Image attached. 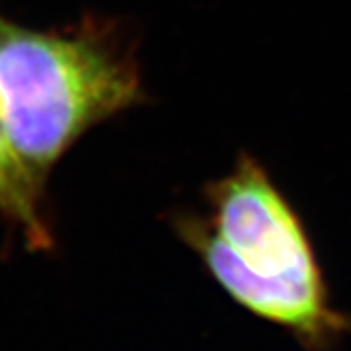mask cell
<instances>
[{
    "instance_id": "2",
    "label": "cell",
    "mask_w": 351,
    "mask_h": 351,
    "mask_svg": "<svg viewBox=\"0 0 351 351\" xmlns=\"http://www.w3.org/2000/svg\"><path fill=\"white\" fill-rule=\"evenodd\" d=\"M145 98L133 47L112 24L32 29L0 14V113L41 191L78 138Z\"/></svg>"
},
{
    "instance_id": "3",
    "label": "cell",
    "mask_w": 351,
    "mask_h": 351,
    "mask_svg": "<svg viewBox=\"0 0 351 351\" xmlns=\"http://www.w3.org/2000/svg\"><path fill=\"white\" fill-rule=\"evenodd\" d=\"M0 217L18 230L27 248H53V232L45 213V191L32 182L14 152L0 113Z\"/></svg>"
},
{
    "instance_id": "1",
    "label": "cell",
    "mask_w": 351,
    "mask_h": 351,
    "mask_svg": "<svg viewBox=\"0 0 351 351\" xmlns=\"http://www.w3.org/2000/svg\"><path fill=\"white\" fill-rule=\"evenodd\" d=\"M209 215H180L176 232L226 295L308 351H332L351 320L330 301L299 215L262 164L240 154L207 188Z\"/></svg>"
}]
</instances>
